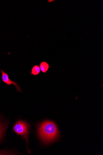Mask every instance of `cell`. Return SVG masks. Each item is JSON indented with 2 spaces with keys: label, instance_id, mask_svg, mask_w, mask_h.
I'll list each match as a JSON object with an SVG mask.
<instances>
[{
  "label": "cell",
  "instance_id": "obj_2",
  "mask_svg": "<svg viewBox=\"0 0 103 155\" xmlns=\"http://www.w3.org/2000/svg\"><path fill=\"white\" fill-rule=\"evenodd\" d=\"M30 125L25 121L19 120L13 126V130L17 134L21 135L26 140L27 144L28 142V134L30 133L29 131Z\"/></svg>",
  "mask_w": 103,
  "mask_h": 155
},
{
  "label": "cell",
  "instance_id": "obj_5",
  "mask_svg": "<svg viewBox=\"0 0 103 155\" xmlns=\"http://www.w3.org/2000/svg\"><path fill=\"white\" fill-rule=\"evenodd\" d=\"M49 67V64L46 62L44 61L40 63V68L43 73H46Z\"/></svg>",
  "mask_w": 103,
  "mask_h": 155
},
{
  "label": "cell",
  "instance_id": "obj_1",
  "mask_svg": "<svg viewBox=\"0 0 103 155\" xmlns=\"http://www.w3.org/2000/svg\"><path fill=\"white\" fill-rule=\"evenodd\" d=\"M38 133L42 141L48 144L55 141L59 136L57 127L53 122L46 120L40 124L38 126Z\"/></svg>",
  "mask_w": 103,
  "mask_h": 155
},
{
  "label": "cell",
  "instance_id": "obj_6",
  "mask_svg": "<svg viewBox=\"0 0 103 155\" xmlns=\"http://www.w3.org/2000/svg\"><path fill=\"white\" fill-rule=\"evenodd\" d=\"M40 68L39 66L36 65L32 68L31 74L34 76L40 74Z\"/></svg>",
  "mask_w": 103,
  "mask_h": 155
},
{
  "label": "cell",
  "instance_id": "obj_4",
  "mask_svg": "<svg viewBox=\"0 0 103 155\" xmlns=\"http://www.w3.org/2000/svg\"><path fill=\"white\" fill-rule=\"evenodd\" d=\"M7 124L0 121V140L2 137L7 127Z\"/></svg>",
  "mask_w": 103,
  "mask_h": 155
},
{
  "label": "cell",
  "instance_id": "obj_3",
  "mask_svg": "<svg viewBox=\"0 0 103 155\" xmlns=\"http://www.w3.org/2000/svg\"><path fill=\"white\" fill-rule=\"evenodd\" d=\"M0 71L2 73V79L4 82L8 86H10L11 84H13L14 87H15L18 91L22 92L21 88L18 85L17 82L10 80L8 74L2 70L1 69L0 70Z\"/></svg>",
  "mask_w": 103,
  "mask_h": 155
}]
</instances>
